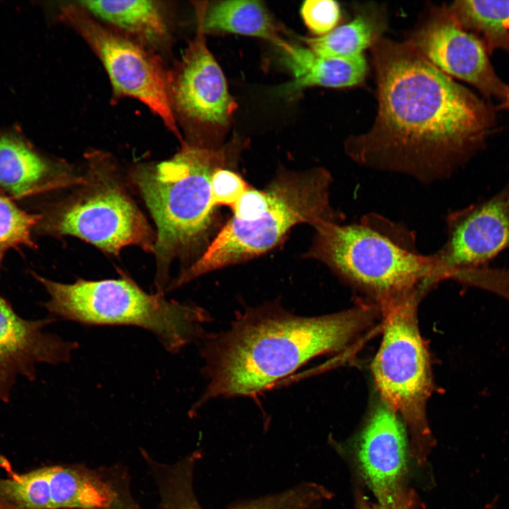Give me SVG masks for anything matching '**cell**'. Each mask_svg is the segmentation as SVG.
<instances>
[{
    "label": "cell",
    "instance_id": "5",
    "mask_svg": "<svg viewBox=\"0 0 509 509\" xmlns=\"http://www.w3.org/2000/svg\"><path fill=\"white\" fill-rule=\"evenodd\" d=\"M332 182L330 173L322 168L279 170L266 187V208L249 221L230 218L202 254L172 283V288L267 252L296 225L308 223L314 228L322 222L343 221L344 215L331 204Z\"/></svg>",
    "mask_w": 509,
    "mask_h": 509
},
{
    "label": "cell",
    "instance_id": "19",
    "mask_svg": "<svg viewBox=\"0 0 509 509\" xmlns=\"http://www.w3.org/2000/svg\"><path fill=\"white\" fill-rule=\"evenodd\" d=\"M462 28L477 36L491 54L509 52V0L455 1L443 8Z\"/></svg>",
    "mask_w": 509,
    "mask_h": 509
},
{
    "label": "cell",
    "instance_id": "15",
    "mask_svg": "<svg viewBox=\"0 0 509 509\" xmlns=\"http://www.w3.org/2000/svg\"><path fill=\"white\" fill-rule=\"evenodd\" d=\"M75 177L37 152L16 133L0 131V189L22 198L69 185Z\"/></svg>",
    "mask_w": 509,
    "mask_h": 509
},
{
    "label": "cell",
    "instance_id": "17",
    "mask_svg": "<svg viewBox=\"0 0 509 509\" xmlns=\"http://www.w3.org/2000/svg\"><path fill=\"white\" fill-rule=\"evenodd\" d=\"M77 3L97 20L151 49L170 41L169 18L160 1L88 0Z\"/></svg>",
    "mask_w": 509,
    "mask_h": 509
},
{
    "label": "cell",
    "instance_id": "21",
    "mask_svg": "<svg viewBox=\"0 0 509 509\" xmlns=\"http://www.w3.org/2000/svg\"><path fill=\"white\" fill-rule=\"evenodd\" d=\"M379 36L374 22L365 14L336 27L322 36L298 38L316 54L325 57H353L363 54Z\"/></svg>",
    "mask_w": 509,
    "mask_h": 509
},
{
    "label": "cell",
    "instance_id": "10",
    "mask_svg": "<svg viewBox=\"0 0 509 509\" xmlns=\"http://www.w3.org/2000/svg\"><path fill=\"white\" fill-rule=\"evenodd\" d=\"M446 232L433 255L445 279L485 290L500 271L490 263L509 249V182L491 197L450 213Z\"/></svg>",
    "mask_w": 509,
    "mask_h": 509
},
{
    "label": "cell",
    "instance_id": "16",
    "mask_svg": "<svg viewBox=\"0 0 509 509\" xmlns=\"http://www.w3.org/2000/svg\"><path fill=\"white\" fill-rule=\"evenodd\" d=\"M281 61L292 76V80L281 92L293 95L314 86L350 87L361 83L367 73L363 54L353 57H325L314 53L306 46L283 40L276 45Z\"/></svg>",
    "mask_w": 509,
    "mask_h": 509
},
{
    "label": "cell",
    "instance_id": "9",
    "mask_svg": "<svg viewBox=\"0 0 509 509\" xmlns=\"http://www.w3.org/2000/svg\"><path fill=\"white\" fill-rule=\"evenodd\" d=\"M62 21L73 28L103 64L114 96L135 98L146 105L182 141L170 93V71L152 49L106 26L78 3L63 5Z\"/></svg>",
    "mask_w": 509,
    "mask_h": 509
},
{
    "label": "cell",
    "instance_id": "12",
    "mask_svg": "<svg viewBox=\"0 0 509 509\" xmlns=\"http://www.w3.org/2000/svg\"><path fill=\"white\" fill-rule=\"evenodd\" d=\"M407 42L429 63L449 76L474 86L484 98L502 103L509 86L496 74L484 42L462 28L442 8Z\"/></svg>",
    "mask_w": 509,
    "mask_h": 509
},
{
    "label": "cell",
    "instance_id": "18",
    "mask_svg": "<svg viewBox=\"0 0 509 509\" xmlns=\"http://www.w3.org/2000/svg\"><path fill=\"white\" fill-rule=\"evenodd\" d=\"M198 27L207 33H230L267 40L274 45L283 38L265 4L259 1L230 0L197 2Z\"/></svg>",
    "mask_w": 509,
    "mask_h": 509
},
{
    "label": "cell",
    "instance_id": "24",
    "mask_svg": "<svg viewBox=\"0 0 509 509\" xmlns=\"http://www.w3.org/2000/svg\"><path fill=\"white\" fill-rule=\"evenodd\" d=\"M211 193L213 204L230 208L249 188L248 184L229 167L216 169L211 177Z\"/></svg>",
    "mask_w": 509,
    "mask_h": 509
},
{
    "label": "cell",
    "instance_id": "8",
    "mask_svg": "<svg viewBox=\"0 0 509 509\" xmlns=\"http://www.w3.org/2000/svg\"><path fill=\"white\" fill-rule=\"evenodd\" d=\"M88 158L80 187L42 216L39 224L43 230L77 237L115 255L131 245L153 253L156 233L113 163L102 154Z\"/></svg>",
    "mask_w": 509,
    "mask_h": 509
},
{
    "label": "cell",
    "instance_id": "22",
    "mask_svg": "<svg viewBox=\"0 0 509 509\" xmlns=\"http://www.w3.org/2000/svg\"><path fill=\"white\" fill-rule=\"evenodd\" d=\"M42 218V215L28 213L0 194V265L11 249L34 247L32 233Z\"/></svg>",
    "mask_w": 509,
    "mask_h": 509
},
{
    "label": "cell",
    "instance_id": "1",
    "mask_svg": "<svg viewBox=\"0 0 509 509\" xmlns=\"http://www.w3.org/2000/svg\"><path fill=\"white\" fill-rule=\"evenodd\" d=\"M371 51L378 111L369 130L346 140L352 160L430 183L447 178L484 147L496 121L491 103L407 41L378 37Z\"/></svg>",
    "mask_w": 509,
    "mask_h": 509
},
{
    "label": "cell",
    "instance_id": "3",
    "mask_svg": "<svg viewBox=\"0 0 509 509\" xmlns=\"http://www.w3.org/2000/svg\"><path fill=\"white\" fill-rule=\"evenodd\" d=\"M314 229L305 257L327 266L378 308L423 296L445 280L433 255L419 252L414 232L401 222L372 213L351 223L322 222Z\"/></svg>",
    "mask_w": 509,
    "mask_h": 509
},
{
    "label": "cell",
    "instance_id": "23",
    "mask_svg": "<svg viewBox=\"0 0 509 509\" xmlns=\"http://www.w3.org/2000/svg\"><path fill=\"white\" fill-rule=\"evenodd\" d=\"M300 15L306 27L318 37L336 28L341 17V10L335 1L307 0L301 6Z\"/></svg>",
    "mask_w": 509,
    "mask_h": 509
},
{
    "label": "cell",
    "instance_id": "11",
    "mask_svg": "<svg viewBox=\"0 0 509 509\" xmlns=\"http://www.w3.org/2000/svg\"><path fill=\"white\" fill-rule=\"evenodd\" d=\"M170 93L177 123L191 134L187 142L220 147L218 141L230 124L236 104L199 28L180 61L170 71Z\"/></svg>",
    "mask_w": 509,
    "mask_h": 509
},
{
    "label": "cell",
    "instance_id": "14",
    "mask_svg": "<svg viewBox=\"0 0 509 509\" xmlns=\"http://www.w3.org/2000/svg\"><path fill=\"white\" fill-rule=\"evenodd\" d=\"M49 317H21L0 295V401H10L11 391L21 377L36 378L39 363L68 362L78 344L45 331L55 321Z\"/></svg>",
    "mask_w": 509,
    "mask_h": 509
},
{
    "label": "cell",
    "instance_id": "25",
    "mask_svg": "<svg viewBox=\"0 0 509 509\" xmlns=\"http://www.w3.org/2000/svg\"><path fill=\"white\" fill-rule=\"evenodd\" d=\"M357 509H391L388 508H385L384 506H382L378 504H373L368 501L365 497H363L362 495H359L357 497Z\"/></svg>",
    "mask_w": 509,
    "mask_h": 509
},
{
    "label": "cell",
    "instance_id": "7",
    "mask_svg": "<svg viewBox=\"0 0 509 509\" xmlns=\"http://www.w3.org/2000/svg\"><path fill=\"white\" fill-rule=\"evenodd\" d=\"M422 296H413L378 308L383 332L371 369L385 404L407 426L410 455L424 464L435 445L426 416L433 390L428 351L421 337L417 308Z\"/></svg>",
    "mask_w": 509,
    "mask_h": 509
},
{
    "label": "cell",
    "instance_id": "20",
    "mask_svg": "<svg viewBox=\"0 0 509 509\" xmlns=\"http://www.w3.org/2000/svg\"><path fill=\"white\" fill-rule=\"evenodd\" d=\"M54 509H100L110 507L116 493L95 476L62 466H50Z\"/></svg>",
    "mask_w": 509,
    "mask_h": 509
},
{
    "label": "cell",
    "instance_id": "2",
    "mask_svg": "<svg viewBox=\"0 0 509 509\" xmlns=\"http://www.w3.org/2000/svg\"><path fill=\"white\" fill-rule=\"evenodd\" d=\"M378 310L362 303L308 317L277 303L247 309L204 348L209 382L199 404L218 397L253 396L314 357L345 349L371 324Z\"/></svg>",
    "mask_w": 509,
    "mask_h": 509
},
{
    "label": "cell",
    "instance_id": "4",
    "mask_svg": "<svg viewBox=\"0 0 509 509\" xmlns=\"http://www.w3.org/2000/svg\"><path fill=\"white\" fill-rule=\"evenodd\" d=\"M238 145L206 148L182 141L171 158L136 165L129 177L156 226L157 292L163 293L172 263L198 253L209 244L217 207L211 193V177L221 167H232Z\"/></svg>",
    "mask_w": 509,
    "mask_h": 509
},
{
    "label": "cell",
    "instance_id": "6",
    "mask_svg": "<svg viewBox=\"0 0 509 509\" xmlns=\"http://www.w3.org/2000/svg\"><path fill=\"white\" fill-rule=\"evenodd\" d=\"M33 276L48 294L44 306L51 317L88 325L141 327L154 334L170 352L202 337L203 324L209 320L203 308L148 293L124 273L118 279H79L72 283Z\"/></svg>",
    "mask_w": 509,
    "mask_h": 509
},
{
    "label": "cell",
    "instance_id": "13",
    "mask_svg": "<svg viewBox=\"0 0 509 509\" xmlns=\"http://www.w3.org/2000/svg\"><path fill=\"white\" fill-rule=\"evenodd\" d=\"M409 441L403 422L383 402L370 414L357 445L362 478L378 503L391 509H412L406 488Z\"/></svg>",
    "mask_w": 509,
    "mask_h": 509
},
{
    "label": "cell",
    "instance_id": "26",
    "mask_svg": "<svg viewBox=\"0 0 509 509\" xmlns=\"http://www.w3.org/2000/svg\"><path fill=\"white\" fill-rule=\"evenodd\" d=\"M499 108L502 110H509V93L506 98L500 103Z\"/></svg>",
    "mask_w": 509,
    "mask_h": 509
}]
</instances>
